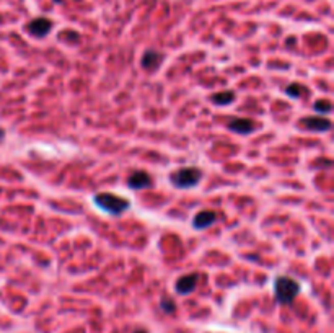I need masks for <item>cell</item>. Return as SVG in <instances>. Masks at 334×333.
<instances>
[{
	"label": "cell",
	"mask_w": 334,
	"mask_h": 333,
	"mask_svg": "<svg viewBox=\"0 0 334 333\" xmlns=\"http://www.w3.org/2000/svg\"><path fill=\"white\" fill-rule=\"evenodd\" d=\"M93 201L99 209H103L111 216H121L131 204L126 198H121L113 193H96Z\"/></svg>",
	"instance_id": "obj_1"
},
{
	"label": "cell",
	"mask_w": 334,
	"mask_h": 333,
	"mask_svg": "<svg viewBox=\"0 0 334 333\" xmlns=\"http://www.w3.org/2000/svg\"><path fill=\"white\" fill-rule=\"evenodd\" d=\"M274 293H275V299H277L279 304L289 305V304L294 302V299L298 296L300 284L295 279H292L289 276H279L277 279H275Z\"/></svg>",
	"instance_id": "obj_2"
},
{
	"label": "cell",
	"mask_w": 334,
	"mask_h": 333,
	"mask_svg": "<svg viewBox=\"0 0 334 333\" xmlns=\"http://www.w3.org/2000/svg\"><path fill=\"white\" fill-rule=\"evenodd\" d=\"M200 178H202V172L196 169V167H185V169H179L178 172L171 173V177H170L171 185L179 189L197 186Z\"/></svg>",
	"instance_id": "obj_3"
},
{
	"label": "cell",
	"mask_w": 334,
	"mask_h": 333,
	"mask_svg": "<svg viewBox=\"0 0 334 333\" xmlns=\"http://www.w3.org/2000/svg\"><path fill=\"white\" fill-rule=\"evenodd\" d=\"M199 281V274L197 273H193V274H186V276H183L176 281V293L179 296H186V294H191L193 291L196 289V284Z\"/></svg>",
	"instance_id": "obj_4"
},
{
	"label": "cell",
	"mask_w": 334,
	"mask_h": 333,
	"mask_svg": "<svg viewBox=\"0 0 334 333\" xmlns=\"http://www.w3.org/2000/svg\"><path fill=\"white\" fill-rule=\"evenodd\" d=\"M153 185L152 178H150V175L147 172H134L131 177L127 178V186L132 188V189H145V188H150Z\"/></svg>",
	"instance_id": "obj_5"
},
{
	"label": "cell",
	"mask_w": 334,
	"mask_h": 333,
	"mask_svg": "<svg viewBox=\"0 0 334 333\" xmlns=\"http://www.w3.org/2000/svg\"><path fill=\"white\" fill-rule=\"evenodd\" d=\"M228 128L230 131L237 132V134H241V136H246V134H251L256 129V124L248 120V118H235L228 123Z\"/></svg>",
	"instance_id": "obj_6"
},
{
	"label": "cell",
	"mask_w": 334,
	"mask_h": 333,
	"mask_svg": "<svg viewBox=\"0 0 334 333\" xmlns=\"http://www.w3.org/2000/svg\"><path fill=\"white\" fill-rule=\"evenodd\" d=\"M53 30V21L47 18H36L28 25V31L36 38H44Z\"/></svg>",
	"instance_id": "obj_7"
},
{
	"label": "cell",
	"mask_w": 334,
	"mask_h": 333,
	"mask_svg": "<svg viewBox=\"0 0 334 333\" xmlns=\"http://www.w3.org/2000/svg\"><path fill=\"white\" fill-rule=\"evenodd\" d=\"M300 124L303 126V129H308V131H328L331 128V121L326 118H321V116H316V118H305L300 121Z\"/></svg>",
	"instance_id": "obj_8"
},
{
	"label": "cell",
	"mask_w": 334,
	"mask_h": 333,
	"mask_svg": "<svg viewBox=\"0 0 334 333\" xmlns=\"http://www.w3.org/2000/svg\"><path fill=\"white\" fill-rule=\"evenodd\" d=\"M217 221V214L214 211H200L194 216L193 219V227L194 229H207Z\"/></svg>",
	"instance_id": "obj_9"
},
{
	"label": "cell",
	"mask_w": 334,
	"mask_h": 333,
	"mask_svg": "<svg viewBox=\"0 0 334 333\" xmlns=\"http://www.w3.org/2000/svg\"><path fill=\"white\" fill-rule=\"evenodd\" d=\"M162 61H163V56L152 49V51H147L144 57H142V67L147 70H155L158 65L162 64Z\"/></svg>",
	"instance_id": "obj_10"
},
{
	"label": "cell",
	"mask_w": 334,
	"mask_h": 333,
	"mask_svg": "<svg viewBox=\"0 0 334 333\" xmlns=\"http://www.w3.org/2000/svg\"><path fill=\"white\" fill-rule=\"evenodd\" d=\"M235 100V93L233 91H220V93L212 95V102L219 106H227Z\"/></svg>",
	"instance_id": "obj_11"
},
{
	"label": "cell",
	"mask_w": 334,
	"mask_h": 333,
	"mask_svg": "<svg viewBox=\"0 0 334 333\" xmlns=\"http://www.w3.org/2000/svg\"><path fill=\"white\" fill-rule=\"evenodd\" d=\"M286 93L292 98H300L303 93H306V88L302 85V83H290V85L286 88Z\"/></svg>",
	"instance_id": "obj_12"
},
{
	"label": "cell",
	"mask_w": 334,
	"mask_h": 333,
	"mask_svg": "<svg viewBox=\"0 0 334 333\" xmlns=\"http://www.w3.org/2000/svg\"><path fill=\"white\" fill-rule=\"evenodd\" d=\"M313 110L318 114H328L331 113V103L328 100H318V102L313 105Z\"/></svg>",
	"instance_id": "obj_13"
},
{
	"label": "cell",
	"mask_w": 334,
	"mask_h": 333,
	"mask_svg": "<svg viewBox=\"0 0 334 333\" xmlns=\"http://www.w3.org/2000/svg\"><path fill=\"white\" fill-rule=\"evenodd\" d=\"M160 307H162V311L165 314H174V311H176V304H174L171 299H168V297H163L162 299Z\"/></svg>",
	"instance_id": "obj_14"
},
{
	"label": "cell",
	"mask_w": 334,
	"mask_h": 333,
	"mask_svg": "<svg viewBox=\"0 0 334 333\" xmlns=\"http://www.w3.org/2000/svg\"><path fill=\"white\" fill-rule=\"evenodd\" d=\"M134 333H148V331H145V330H136Z\"/></svg>",
	"instance_id": "obj_15"
},
{
	"label": "cell",
	"mask_w": 334,
	"mask_h": 333,
	"mask_svg": "<svg viewBox=\"0 0 334 333\" xmlns=\"http://www.w3.org/2000/svg\"><path fill=\"white\" fill-rule=\"evenodd\" d=\"M56 2H59V0H56Z\"/></svg>",
	"instance_id": "obj_16"
}]
</instances>
